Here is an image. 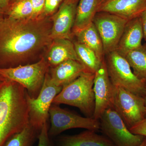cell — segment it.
<instances>
[{"mask_svg": "<svg viewBox=\"0 0 146 146\" xmlns=\"http://www.w3.org/2000/svg\"><path fill=\"white\" fill-rule=\"evenodd\" d=\"M52 21L48 17L0 21V68L29 64L38 52L50 44Z\"/></svg>", "mask_w": 146, "mask_h": 146, "instance_id": "6da1fadb", "label": "cell"}, {"mask_svg": "<svg viewBox=\"0 0 146 146\" xmlns=\"http://www.w3.org/2000/svg\"><path fill=\"white\" fill-rule=\"evenodd\" d=\"M29 123L27 91L21 84L6 79L0 83V146Z\"/></svg>", "mask_w": 146, "mask_h": 146, "instance_id": "7a4b0ae2", "label": "cell"}, {"mask_svg": "<svg viewBox=\"0 0 146 146\" xmlns=\"http://www.w3.org/2000/svg\"><path fill=\"white\" fill-rule=\"evenodd\" d=\"M95 73L84 72L75 80L63 87L52 104L78 108L87 117L93 118L95 108L94 91Z\"/></svg>", "mask_w": 146, "mask_h": 146, "instance_id": "3957f363", "label": "cell"}, {"mask_svg": "<svg viewBox=\"0 0 146 146\" xmlns=\"http://www.w3.org/2000/svg\"><path fill=\"white\" fill-rule=\"evenodd\" d=\"M50 68L45 58L42 57L35 63L13 68H0V76L21 84L30 96L36 98L42 89Z\"/></svg>", "mask_w": 146, "mask_h": 146, "instance_id": "277c9868", "label": "cell"}, {"mask_svg": "<svg viewBox=\"0 0 146 146\" xmlns=\"http://www.w3.org/2000/svg\"><path fill=\"white\" fill-rule=\"evenodd\" d=\"M105 56L108 73L113 85L122 87L143 97L146 83L133 74L125 58L117 50L108 53Z\"/></svg>", "mask_w": 146, "mask_h": 146, "instance_id": "5b68a950", "label": "cell"}, {"mask_svg": "<svg viewBox=\"0 0 146 146\" xmlns=\"http://www.w3.org/2000/svg\"><path fill=\"white\" fill-rule=\"evenodd\" d=\"M129 129L146 117L143 97L122 87L114 85L111 107Z\"/></svg>", "mask_w": 146, "mask_h": 146, "instance_id": "8992f818", "label": "cell"}, {"mask_svg": "<svg viewBox=\"0 0 146 146\" xmlns=\"http://www.w3.org/2000/svg\"><path fill=\"white\" fill-rule=\"evenodd\" d=\"M62 88L53 83L48 72L45 77L42 89L36 98H31L27 91L29 123L36 130L40 131L44 125L48 122L50 108L53 101Z\"/></svg>", "mask_w": 146, "mask_h": 146, "instance_id": "52a82bcc", "label": "cell"}, {"mask_svg": "<svg viewBox=\"0 0 146 146\" xmlns=\"http://www.w3.org/2000/svg\"><path fill=\"white\" fill-rule=\"evenodd\" d=\"M99 121L100 129L116 146H139L145 138L131 133L112 108L105 110Z\"/></svg>", "mask_w": 146, "mask_h": 146, "instance_id": "ba28073f", "label": "cell"}, {"mask_svg": "<svg viewBox=\"0 0 146 146\" xmlns=\"http://www.w3.org/2000/svg\"><path fill=\"white\" fill-rule=\"evenodd\" d=\"M50 125L48 133L51 138L58 136L65 131L73 128H83L97 131L100 129L99 120L82 117L52 104L49 110Z\"/></svg>", "mask_w": 146, "mask_h": 146, "instance_id": "9c48e42d", "label": "cell"}, {"mask_svg": "<svg viewBox=\"0 0 146 146\" xmlns=\"http://www.w3.org/2000/svg\"><path fill=\"white\" fill-rule=\"evenodd\" d=\"M95 15L93 23L101 38L105 55L117 50L128 20L112 13Z\"/></svg>", "mask_w": 146, "mask_h": 146, "instance_id": "30bf717a", "label": "cell"}, {"mask_svg": "<svg viewBox=\"0 0 146 146\" xmlns=\"http://www.w3.org/2000/svg\"><path fill=\"white\" fill-rule=\"evenodd\" d=\"M114 85L108 75L105 58L100 69L95 73L94 91L95 108L93 118L99 120L104 112L111 107Z\"/></svg>", "mask_w": 146, "mask_h": 146, "instance_id": "8fae6325", "label": "cell"}, {"mask_svg": "<svg viewBox=\"0 0 146 146\" xmlns=\"http://www.w3.org/2000/svg\"><path fill=\"white\" fill-rule=\"evenodd\" d=\"M76 1L65 0L51 17V38L71 39L76 11Z\"/></svg>", "mask_w": 146, "mask_h": 146, "instance_id": "7c38bea8", "label": "cell"}, {"mask_svg": "<svg viewBox=\"0 0 146 146\" xmlns=\"http://www.w3.org/2000/svg\"><path fill=\"white\" fill-rule=\"evenodd\" d=\"M146 10V0H108L97 11L112 13L128 20L138 17Z\"/></svg>", "mask_w": 146, "mask_h": 146, "instance_id": "4fadbf2b", "label": "cell"}, {"mask_svg": "<svg viewBox=\"0 0 146 146\" xmlns=\"http://www.w3.org/2000/svg\"><path fill=\"white\" fill-rule=\"evenodd\" d=\"M86 71L85 67L78 60L70 59L50 68L48 73L53 83L63 88Z\"/></svg>", "mask_w": 146, "mask_h": 146, "instance_id": "5bb4252c", "label": "cell"}, {"mask_svg": "<svg viewBox=\"0 0 146 146\" xmlns=\"http://www.w3.org/2000/svg\"><path fill=\"white\" fill-rule=\"evenodd\" d=\"M143 32L140 16L128 21L121 36L117 50L124 55L142 46Z\"/></svg>", "mask_w": 146, "mask_h": 146, "instance_id": "9a60e30c", "label": "cell"}, {"mask_svg": "<svg viewBox=\"0 0 146 146\" xmlns=\"http://www.w3.org/2000/svg\"><path fill=\"white\" fill-rule=\"evenodd\" d=\"M48 47L47 54L44 58L50 68L70 59L79 61L74 44L71 39H53Z\"/></svg>", "mask_w": 146, "mask_h": 146, "instance_id": "2e32d148", "label": "cell"}, {"mask_svg": "<svg viewBox=\"0 0 146 146\" xmlns=\"http://www.w3.org/2000/svg\"><path fill=\"white\" fill-rule=\"evenodd\" d=\"M96 132L87 129L76 135L58 137L55 146H116L106 136Z\"/></svg>", "mask_w": 146, "mask_h": 146, "instance_id": "e0dca14e", "label": "cell"}, {"mask_svg": "<svg viewBox=\"0 0 146 146\" xmlns=\"http://www.w3.org/2000/svg\"><path fill=\"white\" fill-rule=\"evenodd\" d=\"M75 36L76 42L89 47L102 60L105 56L101 38L94 23L84 28L72 33Z\"/></svg>", "mask_w": 146, "mask_h": 146, "instance_id": "ac0fdd59", "label": "cell"}, {"mask_svg": "<svg viewBox=\"0 0 146 146\" xmlns=\"http://www.w3.org/2000/svg\"><path fill=\"white\" fill-rule=\"evenodd\" d=\"M99 4V0H80L76 7L72 32L83 29L93 23Z\"/></svg>", "mask_w": 146, "mask_h": 146, "instance_id": "d6986e66", "label": "cell"}, {"mask_svg": "<svg viewBox=\"0 0 146 146\" xmlns=\"http://www.w3.org/2000/svg\"><path fill=\"white\" fill-rule=\"evenodd\" d=\"M123 56L128 62L133 74L146 83V44L142 45Z\"/></svg>", "mask_w": 146, "mask_h": 146, "instance_id": "ffe728a7", "label": "cell"}, {"mask_svg": "<svg viewBox=\"0 0 146 146\" xmlns=\"http://www.w3.org/2000/svg\"><path fill=\"white\" fill-rule=\"evenodd\" d=\"M79 61L83 65L86 70L95 73L101 66L102 60L93 50L85 45L76 41L74 42Z\"/></svg>", "mask_w": 146, "mask_h": 146, "instance_id": "44dd1931", "label": "cell"}, {"mask_svg": "<svg viewBox=\"0 0 146 146\" xmlns=\"http://www.w3.org/2000/svg\"><path fill=\"white\" fill-rule=\"evenodd\" d=\"M40 131L29 123L23 130L12 136L4 146H33L38 140Z\"/></svg>", "mask_w": 146, "mask_h": 146, "instance_id": "7402d4cb", "label": "cell"}, {"mask_svg": "<svg viewBox=\"0 0 146 146\" xmlns=\"http://www.w3.org/2000/svg\"><path fill=\"white\" fill-rule=\"evenodd\" d=\"M33 9L31 0H17L10 3L5 14L14 19H29L31 18Z\"/></svg>", "mask_w": 146, "mask_h": 146, "instance_id": "603a6c76", "label": "cell"}, {"mask_svg": "<svg viewBox=\"0 0 146 146\" xmlns=\"http://www.w3.org/2000/svg\"><path fill=\"white\" fill-rule=\"evenodd\" d=\"M49 127L48 122L46 123L42 127L38 136L37 146H55L49 135Z\"/></svg>", "mask_w": 146, "mask_h": 146, "instance_id": "cb8c5ba5", "label": "cell"}, {"mask_svg": "<svg viewBox=\"0 0 146 146\" xmlns=\"http://www.w3.org/2000/svg\"><path fill=\"white\" fill-rule=\"evenodd\" d=\"M63 1L64 0H45L44 9L42 18L48 17L53 15Z\"/></svg>", "mask_w": 146, "mask_h": 146, "instance_id": "d4e9b609", "label": "cell"}, {"mask_svg": "<svg viewBox=\"0 0 146 146\" xmlns=\"http://www.w3.org/2000/svg\"><path fill=\"white\" fill-rule=\"evenodd\" d=\"M33 13L31 19H36L42 18L44 9L45 0H31Z\"/></svg>", "mask_w": 146, "mask_h": 146, "instance_id": "484cf974", "label": "cell"}, {"mask_svg": "<svg viewBox=\"0 0 146 146\" xmlns=\"http://www.w3.org/2000/svg\"><path fill=\"white\" fill-rule=\"evenodd\" d=\"M131 133L146 137V117L129 129Z\"/></svg>", "mask_w": 146, "mask_h": 146, "instance_id": "4316f807", "label": "cell"}, {"mask_svg": "<svg viewBox=\"0 0 146 146\" xmlns=\"http://www.w3.org/2000/svg\"><path fill=\"white\" fill-rule=\"evenodd\" d=\"M141 18L143 32V38L146 41V10L143 12L140 16Z\"/></svg>", "mask_w": 146, "mask_h": 146, "instance_id": "83f0119b", "label": "cell"}, {"mask_svg": "<svg viewBox=\"0 0 146 146\" xmlns=\"http://www.w3.org/2000/svg\"><path fill=\"white\" fill-rule=\"evenodd\" d=\"M11 0H0V10L5 14L10 5Z\"/></svg>", "mask_w": 146, "mask_h": 146, "instance_id": "f1b7e54d", "label": "cell"}, {"mask_svg": "<svg viewBox=\"0 0 146 146\" xmlns=\"http://www.w3.org/2000/svg\"><path fill=\"white\" fill-rule=\"evenodd\" d=\"M139 146H146V137H145L142 143Z\"/></svg>", "mask_w": 146, "mask_h": 146, "instance_id": "f546056e", "label": "cell"}, {"mask_svg": "<svg viewBox=\"0 0 146 146\" xmlns=\"http://www.w3.org/2000/svg\"><path fill=\"white\" fill-rule=\"evenodd\" d=\"M4 13H3L0 10V21H1L4 18L3 16Z\"/></svg>", "mask_w": 146, "mask_h": 146, "instance_id": "4dcf8cb0", "label": "cell"}, {"mask_svg": "<svg viewBox=\"0 0 146 146\" xmlns=\"http://www.w3.org/2000/svg\"><path fill=\"white\" fill-rule=\"evenodd\" d=\"M143 97L144 100H145V107L146 109V87L145 89V92H144L143 96Z\"/></svg>", "mask_w": 146, "mask_h": 146, "instance_id": "1f68e13d", "label": "cell"}, {"mask_svg": "<svg viewBox=\"0 0 146 146\" xmlns=\"http://www.w3.org/2000/svg\"><path fill=\"white\" fill-rule=\"evenodd\" d=\"M108 0H99V6L101 5L104 2H105L106 1H107Z\"/></svg>", "mask_w": 146, "mask_h": 146, "instance_id": "d6a6232c", "label": "cell"}, {"mask_svg": "<svg viewBox=\"0 0 146 146\" xmlns=\"http://www.w3.org/2000/svg\"><path fill=\"white\" fill-rule=\"evenodd\" d=\"M5 79L4 78H3L1 76H0V83L4 81V80H5Z\"/></svg>", "mask_w": 146, "mask_h": 146, "instance_id": "836d02e7", "label": "cell"}, {"mask_svg": "<svg viewBox=\"0 0 146 146\" xmlns=\"http://www.w3.org/2000/svg\"><path fill=\"white\" fill-rule=\"evenodd\" d=\"M17 1V0H11L10 3L13 2L15 1Z\"/></svg>", "mask_w": 146, "mask_h": 146, "instance_id": "e575fe53", "label": "cell"}, {"mask_svg": "<svg viewBox=\"0 0 146 146\" xmlns=\"http://www.w3.org/2000/svg\"><path fill=\"white\" fill-rule=\"evenodd\" d=\"M71 1H76V0H71Z\"/></svg>", "mask_w": 146, "mask_h": 146, "instance_id": "d590c367", "label": "cell"}]
</instances>
